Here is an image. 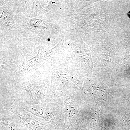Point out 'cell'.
Instances as JSON below:
<instances>
[{
    "mask_svg": "<svg viewBox=\"0 0 130 130\" xmlns=\"http://www.w3.org/2000/svg\"><path fill=\"white\" fill-rule=\"evenodd\" d=\"M129 16L130 17V12H129Z\"/></svg>",
    "mask_w": 130,
    "mask_h": 130,
    "instance_id": "cell-6",
    "label": "cell"
},
{
    "mask_svg": "<svg viewBox=\"0 0 130 130\" xmlns=\"http://www.w3.org/2000/svg\"><path fill=\"white\" fill-rule=\"evenodd\" d=\"M51 130H64L63 127H60V128H55Z\"/></svg>",
    "mask_w": 130,
    "mask_h": 130,
    "instance_id": "cell-5",
    "label": "cell"
},
{
    "mask_svg": "<svg viewBox=\"0 0 130 130\" xmlns=\"http://www.w3.org/2000/svg\"><path fill=\"white\" fill-rule=\"evenodd\" d=\"M1 101L7 100L26 105H40L62 100L63 92L47 78L33 77L1 83Z\"/></svg>",
    "mask_w": 130,
    "mask_h": 130,
    "instance_id": "cell-1",
    "label": "cell"
},
{
    "mask_svg": "<svg viewBox=\"0 0 130 130\" xmlns=\"http://www.w3.org/2000/svg\"><path fill=\"white\" fill-rule=\"evenodd\" d=\"M62 100L56 102H46L40 105L24 106L26 111L33 115L41 118L45 122L51 124L55 128L63 127Z\"/></svg>",
    "mask_w": 130,
    "mask_h": 130,
    "instance_id": "cell-2",
    "label": "cell"
},
{
    "mask_svg": "<svg viewBox=\"0 0 130 130\" xmlns=\"http://www.w3.org/2000/svg\"><path fill=\"white\" fill-rule=\"evenodd\" d=\"M1 109L12 113L28 130H51L55 128L51 124L38 121L33 115L26 110L24 106L20 103L4 101L1 102Z\"/></svg>",
    "mask_w": 130,
    "mask_h": 130,
    "instance_id": "cell-3",
    "label": "cell"
},
{
    "mask_svg": "<svg viewBox=\"0 0 130 130\" xmlns=\"http://www.w3.org/2000/svg\"><path fill=\"white\" fill-rule=\"evenodd\" d=\"M0 114L1 130H28L9 111L1 109Z\"/></svg>",
    "mask_w": 130,
    "mask_h": 130,
    "instance_id": "cell-4",
    "label": "cell"
}]
</instances>
